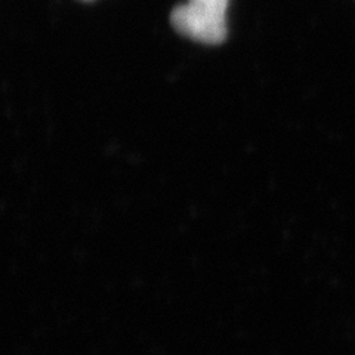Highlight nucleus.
I'll return each mask as SVG.
<instances>
[{"mask_svg": "<svg viewBox=\"0 0 355 355\" xmlns=\"http://www.w3.org/2000/svg\"><path fill=\"white\" fill-rule=\"evenodd\" d=\"M228 0H188L172 10L171 22L182 36L206 44H219L227 37Z\"/></svg>", "mask_w": 355, "mask_h": 355, "instance_id": "f257e3e1", "label": "nucleus"}]
</instances>
